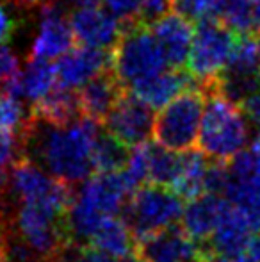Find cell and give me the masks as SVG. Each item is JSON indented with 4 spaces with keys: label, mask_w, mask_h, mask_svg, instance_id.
<instances>
[{
    "label": "cell",
    "mask_w": 260,
    "mask_h": 262,
    "mask_svg": "<svg viewBox=\"0 0 260 262\" xmlns=\"http://www.w3.org/2000/svg\"><path fill=\"white\" fill-rule=\"evenodd\" d=\"M97 121L80 116L73 123L56 127L29 116L25 152L32 146V161L68 184L84 182L93 169V150L100 136Z\"/></svg>",
    "instance_id": "cell-1"
},
{
    "label": "cell",
    "mask_w": 260,
    "mask_h": 262,
    "mask_svg": "<svg viewBox=\"0 0 260 262\" xmlns=\"http://www.w3.org/2000/svg\"><path fill=\"white\" fill-rule=\"evenodd\" d=\"M134 193L122 171L94 173L75 191L72 207L68 210V228L73 243L89 241L97 228L107 217L118 216Z\"/></svg>",
    "instance_id": "cell-2"
},
{
    "label": "cell",
    "mask_w": 260,
    "mask_h": 262,
    "mask_svg": "<svg viewBox=\"0 0 260 262\" xmlns=\"http://www.w3.org/2000/svg\"><path fill=\"white\" fill-rule=\"evenodd\" d=\"M207 104H205L203 120H201L198 146L203 156L212 161L230 162L248 143V116L243 107L232 98H228L218 88L205 90Z\"/></svg>",
    "instance_id": "cell-3"
},
{
    "label": "cell",
    "mask_w": 260,
    "mask_h": 262,
    "mask_svg": "<svg viewBox=\"0 0 260 262\" xmlns=\"http://www.w3.org/2000/svg\"><path fill=\"white\" fill-rule=\"evenodd\" d=\"M111 52L112 72L125 90L146 82L171 68L162 47L145 18L123 21V32Z\"/></svg>",
    "instance_id": "cell-4"
},
{
    "label": "cell",
    "mask_w": 260,
    "mask_h": 262,
    "mask_svg": "<svg viewBox=\"0 0 260 262\" xmlns=\"http://www.w3.org/2000/svg\"><path fill=\"white\" fill-rule=\"evenodd\" d=\"M239 32L223 20L198 21L193 45L187 55L185 70L203 90L218 86L219 79L228 68Z\"/></svg>",
    "instance_id": "cell-5"
},
{
    "label": "cell",
    "mask_w": 260,
    "mask_h": 262,
    "mask_svg": "<svg viewBox=\"0 0 260 262\" xmlns=\"http://www.w3.org/2000/svg\"><path fill=\"white\" fill-rule=\"evenodd\" d=\"M207 93L201 86L187 88L159 111L153 121L155 143L173 152L184 154L198 145Z\"/></svg>",
    "instance_id": "cell-6"
},
{
    "label": "cell",
    "mask_w": 260,
    "mask_h": 262,
    "mask_svg": "<svg viewBox=\"0 0 260 262\" xmlns=\"http://www.w3.org/2000/svg\"><path fill=\"white\" fill-rule=\"evenodd\" d=\"M123 214L139 241L175 227L184 214V200L171 187L145 184L130 194Z\"/></svg>",
    "instance_id": "cell-7"
},
{
    "label": "cell",
    "mask_w": 260,
    "mask_h": 262,
    "mask_svg": "<svg viewBox=\"0 0 260 262\" xmlns=\"http://www.w3.org/2000/svg\"><path fill=\"white\" fill-rule=\"evenodd\" d=\"M6 180L9 191L20 204L45 205L68 216L75 196L72 184L50 175L31 157L18 159Z\"/></svg>",
    "instance_id": "cell-8"
},
{
    "label": "cell",
    "mask_w": 260,
    "mask_h": 262,
    "mask_svg": "<svg viewBox=\"0 0 260 262\" xmlns=\"http://www.w3.org/2000/svg\"><path fill=\"white\" fill-rule=\"evenodd\" d=\"M223 196L243 212L253 232L260 230V166L251 152H241L228 162Z\"/></svg>",
    "instance_id": "cell-9"
},
{
    "label": "cell",
    "mask_w": 260,
    "mask_h": 262,
    "mask_svg": "<svg viewBox=\"0 0 260 262\" xmlns=\"http://www.w3.org/2000/svg\"><path fill=\"white\" fill-rule=\"evenodd\" d=\"M75 47L69 16L56 0H49L39 7V29L32 41L29 61H50L64 55Z\"/></svg>",
    "instance_id": "cell-10"
},
{
    "label": "cell",
    "mask_w": 260,
    "mask_h": 262,
    "mask_svg": "<svg viewBox=\"0 0 260 262\" xmlns=\"http://www.w3.org/2000/svg\"><path fill=\"white\" fill-rule=\"evenodd\" d=\"M153 121L155 118L152 107L125 90L105 120V130L127 148H134L148 141L150 132L153 130Z\"/></svg>",
    "instance_id": "cell-11"
},
{
    "label": "cell",
    "mask_w": 260,
    "mask_h": 262,
    "mask_svg": "<svg viewBox=\"0 0 260 262\" xmlns=\"http://www.w3.org/2000/svg\"><path fill=\"white\" fill-rule=\"evenodd\" d=\"M112 68V52L91 47H73L69 52L61 55L56 62L57 86L64 90H80L84 84L97 79Z\"/></svg>",
    "instance_id": "cell-12"
},
{
    "label": "cell",
    "mask_w": 260,
    "mask_h": 262,
    "mask_svg": "<svg viewBox=\"0 0 260 262\" xmlns=\"http://www.w3.org/2000/svg\"><path fill=\"white\" fill-rule=\"evenodd\" d=\"M75 41L91 49H109L118 43L123 21L98 6L79 7L69 14Z\"/></svg>",
    "instance_id": "cell-13"
},
{
    "label": "cell",
    "mask_w": 260,
    "mask_h": 262,
    "mask_svg": "<svg viewBox=\"0 0 260 262\" xmlns=\"http://www.w3.org/2000/svg\"><path fill=\"white\" fill-rule=\"evenodd\" d=\"M200 245L184 232V228L170 227L159 234L139 239L135 257L145 262H196Z\"/></svg>",
    "instance_id": "cell-14"
},
{
    "label": "cell",
    "mask_w": 260,
    "mask_h": 262,
    "mask_svg": "<svg viewBox=\"0 0 260 262\" xmlns=\"http://www.w3.org/2000/svg\"><path fill=\"white\" fill-rule=\"evenodd\" d=\"M153 36L160 43L171 68H184L195 38V29L189 18L170 11L150 24Z\"/></svg>",
    "instance_id": "cell-15"
},
{
    "label": "cell",
    "mask_w": 260,
    "mask_h": 262,
    "mask_svg": "<svg viewBox=\"0 0 260 262\" xmlns=\"http://www.w3.org/2000/svg\"><path fill=\"white\" fill-rule=\"evenodd\" d=\"M251 234H253V228L243 216V212L226 200L218 228L208 239V243L201 246L218 255H241L248 252V246L253 237Z\"/></svg>",
    "instance_id": "cell-16"
},
{
    "label": "cell",
    "mask_w": 260,
    "mask_h": 262,
    "mask_svg": "<svg viewBox=\"0 0 260 262\" xmlns=\"http://www.w3.org/2000/svg\"><path fill=\"white\" fill-rule=\"evenodd\" d=\"M123 91H125V88L114 75L112 68L109 72H104L97 79L84 84L77 93L79 95L80 114L84 118L97 121V123H105V120L114 109V105L118 104Z\"/></svg>",
    "instance_id": "cell-17"
},
{
    "label": "cell",
    "mask_w": 260,
    "mask_h": 262,
    "mask_svg": "<svg viewBox=\"0 0 260 262\" xmlns=\"http://www.w3.org/2000/svg\"><path fill=\"white\" fill-rule=\"evenodd\" d=\"M226 198L219 194L205 193L187 204L182 214V228L198 245H205L218 228L223 216Z\"/></svg>",
    "instance_id": "cell-18"
},
{
    "label": "cell",
    "mask_w": 260,
    "mask_h": 262,
    "mask_svg": "<svg viewBox=\"0 0 260 262\" xmlns=\"http://www.w3.org/2000/svg\"><path fill=\"white\" fill-rule=\"evenodd\" d=\"M195 79L185 68H170L160 75L146 80V82L130 88L129 91L148 107L160 111L175 97H178L182 91L195 86Z\"/></svg>",
    "instance_id": "cell-19"
},
{
    "label": "cell",
    "mask_w": 260,
    "mask_h": 262,
    "mask_svg": "<svg viewBox=\"0 0 260 262\" xmlns=\"http://www.w3.org/2000/svg\"><path fill=\"white\" fill-rule=\"evenodd\" d=\"M56 86V64H52L50 61H29L27 68L21 70L9 82L2 84V88L11 97L18 100L25 98L31 104L46 97Z\"/></svg>",
    "instance_id": "cell-20"
},
{
    "label": "cell",
    "mask_w": 260,
    "mask_h": 262,
    "mask_svg": "<svg viewBox=\"0 0 260 262\" xmlns=\"http://www.w3.org/2000/svg\"><path fill=\"white\" fill-rule=\"evenodd\" d=\"M87 245H89L91 248L109 255L114 260L116 259L127 260V259H130L132 255H135L137 241H135L134 232L130 230L125 217L112 216V217H107V220L97 228V232L89 237Z\"/></svg>",
    "instance_id": "cell-21"
},
{
    "label": "cell",
    "mask_w": 260,
    "mask_h": 262,
    "mask_svg": "<svg viewBox=\"0 0 260 262\" xmlns=\"http://www.w3.org/2000/svg\"><path fill=\"white\" fill-rule=\"evenodd\" d=\"M29 116L43 121V123L56 125V127L69 125L82 116L79 105V95L73 90H64L61 86H56L46 97L31 104Z\"/></svg>",
    "instance_id": "cell-22"
},
{
    "label": "cell",
    "mask_w": 260,
    "mask_h": 262,
    "mask_svg": "<svg viewBox=\"0 0 260 262\" xmlns=\"http://www.w3.org/2000/svg\"><path fill=\"white\" fill-rule=\"evenodd\" d=\"M207 156L201 152H184L178 173L175 177L171 189L185 202H191L195 198L207 193V173H208Z\"/></svg>",
    "instance_id": "cell-23"
},
{
    "label": "cell",
    "mask_w": 260,
    "mask_h": 262,
    "mask_svg": "<svg viewBox=\"0 0 260 262\" xmlns=\"http://www.w3.org/2000/svg\"><path fill=\"white\" fill-rule=\"evenodd\" d=\"M182 156L173 150L148 141V184L171 187L180 168Z\"/></svg>",
    "instance_id": "cell-24"
},
{
    "label": "cell",
    "mask_w": 260,
    "mask_h": 262,
    "mask_svg": "<svg viewBox=\"0 0 260 262\" xmlns=\"http://www.w3.org/2000/svg\"><path fill=\"white\" fill-rule=\"evenodd\" d=\"M129 148L112 138L109 132L100 134L93 150L94 173H118L129 161Z\"/></svg>",
    "instance_id": "cell-25"
},
{
    "label": "cell",
    "mask_w": 260,
    "mask_h": 262,
    "mask_svg": "<svg viewBox=\"0 0 260 262\" xmlns=\"http://www.w3.org/2000/svg\"><path fill=\"white\" fill-rule=\"evenodd\" d=\"M257 0H221L219 20L235 29L237 32L253 31Z\"/></svg>",
    "instance_id": "cell-26"
},
{
    "label": "cell",
    "mask_w": 260,
    "mask_h": 262,
    "mask_svg": "<svg viewBox=\"0 0 260 262\" xmlns=\"http://www.w3.org/2000/svg\"><path fill=\"white\" fill-rule=\"evenodd\" d=\"M27 125L29 116H25L21 102L0 86V132H25Z\"/></svg>",
    "instance_id": "cell-27"
},
{
    "label": "cell",
    "mask_w": 260,
    "mask_h": 262,
    "mask_svg": "<svg viewBox=\"0 0 260 262\" xmlns=\"http://www.w3.org/2000/svg\"><path fill=\"white\" fill-rule=\"evenodd\" d=\"M170 9L189 20H214L221 13V0H171Z\"/></svg>",
    "instance_id": "cell-28"
},
{
    "label": "cell",
    "mask_w": 260,
    "mask_h": 262,
    "mask_svg": "<svg viewBox=\"0 0 260 262\" xmlns=\"http://www.w3.org/2000/svg\"><path fill=\"white\" fill-rule=\"evenodd\" d=\"M104 4H105V7H107L109 13H112L122 21H130V20H137V18H145L143 16V11H145V0H104Z\"/></svg>",
    "instance_id": "cell-29"
},
{
    "label": "cell",
    "mask_w": 260,
    "mask_h": 262,
    "mask_svg": "<svg viewBox=\"0 0 260 262\" xmlns=\"http://www.w3.org/2000/svg\"><path fill=\"white\" fill-rule=\"evenodd\" d=\"M20 27V18L9 2L0 0V45H7Z\"/></svg>",
    "instance_id": "cell-30"
},
{
    "label": "cell",
    "mask_w": 260,
    "mask_h": 262,
    "mask_svg": "<svg viewBox=\"0 0 260 262\" xmlns=\"http://www.w3.org/2000/svg\"><path fill=\"white\" fill-rule=\"evenodd\" d=\"M21 72L20 61L7 45H0V84L9 82Z\"/></svg>",
    "instance_id": "cell-31"
},
{
    "label": "cell",
    "mask_w": 260,
    "mask_h": 262,
    "mask_svg": "<svg viewBox=\"0 0 260 262\" xmlns=\"http://www.w3.org/2000/svg\"><path fill=\"white\" fill-rule=\"evenodd\" d=\"M68 253H69V250L66 252L63 262H114V259H111V257L105 255V253L98 252V250L91 248L89 245L77 246L72 255H68Z\"/></svg>",
    "instance_id": "cell-32"
},
{
    "label": "cell",
    "mask_w": 260,
    "mask_h": 262,
    "mask_svg": "<svg viewBox=\"0 0 260 262\" xmlns=\"http://www.w3.org/2000/svg\"><path fill=\"white\" fill-rule=\"evenodd\" d=\"M239 105L243 107L248 120H251L255 125H260V86L253 91V93L248 95Z\"/></svg>",
    "instance_id": "cell-33"
},
{
    "label": "cell",
    "mask_w": 260,
    "mask_h": 262,
    "mask_svg": "<svg viewBox=\"0 0 260 262\" xmlns=\"http://www.w3.org/2000/svg\"><path fill=\"white\" fill-rule=\"evenodd\" d=\"M248 253L253 257V260L260 262V230L251 237L250 246H248Z\"/></svg>",
    "instance_id": "cell-34"
},
{
    "label": "cell",
    "mask_w": 260,
    "mask_h": 262,
    "mask_svg": "<svg viewBox=\"0 0 260 262\" xmlns=\"http://www.w3.org/2000/svg\"><path fill=\"white\" fill-rule=\"evenodd\" d=\"M250 152L253 154L255 161H257V162H258V166H260V130H258L257 138H255L253 145H251V150H250Z\"/></svg>",
    "instance_id": "cell-35"
},
{
    "label": "cell",
    "mask_w": 260,
    "mask_h": 262,
    "mask_svg": "<svg viewBox=\"0 0 260 262\" xmlns=\"http://www.w3.org/2000/svg\"><path fill=\"white\" fill-rule=\"evenodd\" d=\"M7 248L9 246L6 245V239H4V234L0 230V262H7Z\"/></svg>",
    "instance_id": "cell-36"
},
{
    "label": "cell",
    "mask_w": 260,
    "mask_h": 262,
    "mask_svg": "<svg viewBox=\"0 0 260 262\" xmlns=\"http://www.w3.org/2000/svg\"><path fill=\"white\" fill-rule=\"evenodd\" d=\"M49 0H14V4L18 6H43Z\"/></svg>",
    "instance_id": "cell-37"
},
{
    "label": "cell",
    "mask_w": 260,
    "mask_h": 262,
    "mask_svg": "<svg viewBox=\"0 0 260 262\" xmlns=\"http://www.w3.org/2000/svg\"><path fill=\"white\" fill-rule=\"evenodd\" d=\"M68 2L75 4L79 7H89V6H97L98 0H68Z\"/></svg>",
    "instance_id": "cell-38"
},
{
    "label": "cell",
    "mask_w": 260,
    "mask_h": 262,
    "mask_svg": "<svg viewBox=\"0 0 260 262\" xmlns=\"http://www.w3.org/2000/svg\"><path fill=\"white\" fill-rule=\"evenodd\" d=\"M255 27L260 31V0H257V6H255Z\"/></svg>",
    "instance_id": "cell-39"
},
{
    "label": "cell",
    "mask_w": 260,
    "mask_h": 262,
    "mask_svg": "<svg viewBox=\"0 0 260 262\" xmlns=\"http://www.w3.org/2000/svg\"><path fill=\"white\" fill-rule=\"evenodd\" d=\"M123 262H145V260H141L139 257H135V259H132V257H130V259H127V260H123Z\"/></svg>",
    "instance_id": "cell-40"
},
{
    "label": "cell",
    "mask_w": 260,
    "mask_h": 262,
    "mask_svg": "<svg viewBox=\"0 0 260 262\" xmlns=\"http://www.w3.org/2000/svg\"><path fill=\"white\" fill-rule=\"evenodd\" d=\"M258 86H260V68H258Z\"/></svg>",
    "instance_id": "cell-41"
},
{
    "label": "cell",
    "mask_w": 260,
    "mask_h": 262,
    "mask_svg": "<svg viewBox=\"0 0 260 262\" xmlns=\"http://www.w3.org/2000/svg\"><path fill=\"white\" fill-rule=\"evenodd\" d=\"M38 262H43V260H38Z\"/></svg>",
    "instance_id": "cell-42"
}]
</instances>
